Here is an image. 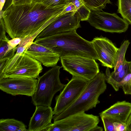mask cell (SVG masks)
Here are the masks:
<instances>
[{
  "label": "cell",
  "instance_id": "1",
  "mask_svg": "<svg viewBox=\"0 0 131 131\" xmlns=\"http://www.w3.org/2000/svg\"><path fill=\"white\" fill-rule=\"evenodd\" d=\"M68 4L54 7L33 2L24 5H12L4 10L3 17L6 32L12 39L24 38L45 29L62 14Z\"/></svg>",
  "mask_w": 131,
  "mask_h": 131
},
{
  "label": "cell",
  "instance_id": "2",
  "mask_svg": "<svg viewBox=\"0 0 131 131\" xmlns=\"http://www.w3.org/2000/svg\"><path fill=\"white\" fill-rule=\"evenodd\" d=\"M34 41L51 50L60 57L78 56L97 60L98 57L91 41L79 36L74 30L42 38Z\"/></svg>",
  "mask_w": 131,
  "mask_h": 131
},
{
  "label": "cell",
  "instance_id": "3",
  "mask_svg": "<svg viewBox=\"0 0 131 131\" xmlns=\"http://www.w3.org/2000/svg\"><path fill=\"white\" fill-rule=\"evenodd\" d=\"M105 75L100 72L93 79L88 81L82 92L68 108L61 113L53 116L54 121L82 111H86L96 107L100 103V95L107 88Z\"/></svg>",
  "mask_w": 131,
  "mask_h": 131
},
{
  "label": "cell",
  "instance_id": "4",
  "mask_svg": "<svg viewBox=\"0 0 131 131\" xmlns=\"http://www.w3.org/2000/svg\"><path fill=\"white\" fill-rule=\"evenodd\" d=\"M62 67L56 65L38 78L36 92L31 97L34 105L51 106L54 95L61 91L66 85L61 82L59 78Z\"/></svg>",
  "mask_w": 131,
  "mask_h": 131
},
{
  "label": "cell",
  "instance_id": "5",
  "mask_svg": "<svg viewBox=\"0 0 131 131\" xmlns=\"http://www.w3.org/2000/svg\"><path fill=\"white\" fill-rule=\"evenodd\" d=\"M60 59L64 70L88 81L100 72L99 65L94 59L78 56H65Z\"/></svg>",
  "mask_w": 131,
  "mask_h": 131
},
{
  "label": "cell",
  "instance_id": "6",
  "mask_svg": "<svg viewBox=\"0 0 131 131\" xmlns=\"http://www.w3.org/2000/svg\"><path fill=\"white\" fill-rule=\"evenodd\" d=\"M95 28L111 33H121L128 29L129 23L116 13L103 11H91L86 21Z\"/></svg>",
  "mask_w": 131,
  "mask_h": 131
},
{
  "label": "cell",
  "instance_id": "7",
  "mask_svg": "<svg viewBox=\"0 0 131 131\" xmlns=\"http://www.w3.org/2000/svg\"><path fill=\"white\" fill-rule=\"evenodd\" d=\"M88 81L82 78L72 76L71 79L55 97L54 115L62 112L78 98L86 86Z\"/></svg>",
  "mask_w": 131,
  "mask_h": 131
},
{
  "label": "cell",
  "instance_id": "8",
  "mask_svg": "<svg viewBox=\"0 0 131 131\" xmlns=\"http://www.w3.org/2000/svg\"><path fill=\"white\" fill-rule=\"evenodd\" d=\"M82 111L54 121L58 131H91L98 125L99 116Z\"/></svg>",
  "mask_w": 131,
  "mask_h": 131
},
{
  "label": "cell",
  "instance_id": "9",
  "mask_svg": "<svg viewBox=\"0 0 131 131\" xmlns=\"http://www.w3.org/2000/svg\"><path fill=\"white\" fill-rule=\"evenodd\" d=\"M42 69L41 63L24 52L15 61L10 69L4 74L3 78L38 79Z\"/></svg>",
  "mask_w": 131,
  "mask_h": 131
},
{
  "label": "cell",
  "instance_id": "10",
  "mask_svg": "<svg viewBox=\"0 0 131 131\" xmlns=\"http://www.w3.org/2000/svg\"><path fill=\"white\" fill-rule=\"evenodd\" d=\"M79 15L77 11L61 14L44 29L36 38H42L76 30L81 27Z\"/></svg>",
  "mask_w": 131,
  "mask_h": 131
},
{
  "label": "cell",
  "instance_id": "11",
  "mask_svg": "<svg viewBox=\"0 0 131 131\" xmlns=\"http://www.w3.org/2000/svg\"><path fill=\"white\" fill-rule=\"evenodd\" d=\"M38 79L35 78H6L0 80V89L12 95L32 97L37 88Z\"/></svg>",
  "mask_w": 131,
  "mask_h": 131
},
{
  "label": "cell",
  "instance_id": "12",
  "mask_svg": "<svg viewBox=\"0 0 131 131\" xmlns=\"http://www.w3.org/2000/svg\"><path fill=\"white\" fill-rule=\"evenodd\" d=\"M102 66L114 67V62L118 48L106 37H96L91 41Z\"/></svg>",
  "mask_w": 131,
  "mask_h": 131
},
{
  "label": "cell",
  "instance_id": "13",
  "mask_svg": "<svg viewBox=\"0 0 131 131\" xmlns=\"http://www.w3.org/2000/svg\"><path fill=\"white\" fill-rule=\"evenodd\" d=\"M24 52L48 67L56 66L60 59L59 55L50 49L34 41Z\"/></svg>",
  "mask_w": 131,
  "mask_h": 131
},
{
  "label": "cell",
  "instance_id": "14",
  "mask_svg": "<svg viewBox=\"0 0 131 131\" xmlns=\"http://www.w3.org/2000/svg\"><path fill=\"white\" fill-rule=\"evenodd\" d=\"M53 115V111L51 106H36L35 112L29 121L28 131H45L52 123Z\"/></svg>",
  "mask_w": 131,
  "mask_h": 131
},
{
  "label": "cell",
  "instance_id": "15",
  "mask_svg": "<svg viewBox=\"0 0 131 131\" xmlns=\"http://www.w3.org/2000/svg\"><path fill=\"white\" fill-rule=\"evenodd\" d=\"M131 113V103L124 101L117 102L99 114L100 117L109 116L126 123Z\"/></svg>",
  "mask_w": 131,
  "mask_h": 131
},
{
  "label": "cell",
  "instance_id": "16",
  "mask_svg": "<svg viewBox=\"0 0 131 131\" xmlns=\"http://www.w3.org/2000/svg\"><path fill=\"white\" fill-rule=\"evenodd\" d=\"M129 73V62L126 61L121 70L116 74L110 73L109 68L107 67L105 75L106 80L116 91H117L120 87V82Z\"/></svg>",
  "mask_w": 131,
  "mask_h": 131
},
{
  "label": "cell",
  "instance_id": "17",
  "mask_svg": "<svg viewBox=\"0 0 131 131\" xmlns=\"http://www.w3.org/2000/svg\"><path fill=\"white\" fill-rule=\"evenodd\" d=\"M129 43L128 40H125L118 48L114 61V71L112 72V73L116 74L122 69L126 61L125 54Z\"/></svg>",
  "mask_w": 131,
  "mask_h": 131
},
{
  "label": "cell",
  "instance_id": "18",
  "mask_svg": "<svg viewBox=\"0 0 131 131\" xmlns=\"http://www.w3.org/2000/svg\"><path fill=\"white\" fill-rule=\"evenodd\" d=\"M22 122L13 118L1 119L0 131H28Z\"/></svg>",
  "mask_w": 131,
  "mask_h": 131
},
{
  "label": "cell",
  "instance_id": "19",
  "mask_svg": "<svg viewBox=\"0 0 131 131\" xmlns=\"http://www.w3.org/2000/svg\"><path fill=\"white\" fill-rule=\"evenodd\" d=\"M42 30V29H41L34 33L23 38L20 43L17 46L16 52L14 56L18 57L30 46Z\"/></svg>",
  "mask_w": 131,
  "mask_h": 131
},
{
  "label": "cell",
  "instance_id": "20",
  "mask_svg": "<svg viewBox=\"0 0 131 131\" xmlns=\"http://www.w3.org/2000/svg\"><path fill=\"white\" fill-rule=\"evenodd\" d=\"M118 13L131 24V0H118Z\"/></svg>",
  "mask_w": 131,
  "mask_h": 131
},
{
  "label": "cell",
  "instance_id": "21",
  "mask_svg": "<svg viewBox=\"0 0 131 131\" xmlns=\"http://www.w3.org/2000/svg\"><path fill=\"white\" fill-rule=\"evenodd\" d=\"M8 41H0V60H9L15 55L16 51L17 46L14 48L10 46Z\"/></svg>",
  "mask_w": 131,
  "mask_h": 131
},
{
  "label": "cell",
  "instance_id": "22",
  "mask_svg": "<svg viewBox=\"0 0 131 131\" xmlns=\"http://www.w3.org/2000/svg\"><path fill=\"white\" fill-rule=\"evenodd\" d=\"M71 3L75 6L78 13L80 21H86L91 10L81 0H68L67 3Z\"/></svg>",
  "mask_w": 131,
  "mask_h": 131
},
{
  "label": "cell",
  "instance_id": "23",
  "mask_svg": "<svg viewBox=\"0 0 131 131\" xmlns=\"http://www.w3.org/2000/svg\"><path fill=\"white\" fill-rule=\"evenodd\" d=\"M81 0L91 11H103L107 4L112 3L110 0Z\"/></svg>",
  "mask_w": 131,
  "mask_h": 131
},
{
  "label": "cell",
  "instance_id": "24",
  "mask_svg": "<svg viewBox=\"0 0 131 131\" xmlns=\"http://www.w3.org/2000/svg\"><path fill=\"white\" fill-rule=\"evenodd\" d=\"M101 117L105 131H115L113 123L115 122L119 121L109 116H103Z\"/></svg>",
  "mask_w": 131,
  "mask_h": 131
},
{
  "label": "cell",
  "instance_id": "25",
  "mask_svg": "<svg viewBox=\"0 0 131 131\" xmlns=\"http://www.w3.org/2000/svg\"><path fill=\"white\" fill-rule=\"evenodd\" d=\"M125 94L131 95V73L128 74L120 83Z\"/></svg>",
  "mask_w": 131,
  "mask_h": 131
},
{
  "label": "cell",
  "instance_id": "26",
  "mask_svg": "<svg viewBox=\"0 0 131 131\" xmlns=\"http://www.w3.org/2000/svg\"><path fill=\"white\" fill-rule=\"evenodd\" d=\"M32 2V0H6L2 10H5L12 5L15 6L24 5Z\"/></svg>",
  "mask_w": 131,
  "mask_h": 131
},
{
  "label": "cell",
  "instance_id": "27",
  "mask_svg": "<svg viewBox=\"0 0 131 131\" xmlns=\"http://www.w3.org/2000/svg\"><path fill=\"white\" fill-rule=\"evenodd\" d=\"M68 0H45L42 3L50 7H54L66 5Z\"/></svg>",
  "mask_w": 131,
  "mask_h": 131
},
{
  "label": "cell",
  "instance_id": "28",
  "mask_svg": "<svg viewBox=\"0 0 131 131\" xmlns=\"http://www.w3.org/2000/svg\"><path fill=\"white\" fill-rule=\"evenodd\" d=\"M6 29L3 18L0 19V41H8L9 40L6 35Z\"/></svg>",
  "mask_w": 131,
  "mask_h": 131
},
{
  "label": "cell",
  "instance_id": "29",
  "mask_svg": "<svg viewBox=\"0 0 131 131\" xmlns=\"http://www.w3.org/2000/svg\"><path fill=\"white\" fill-rule=\"evenodd\" d=\"M113 124L115 131H127L126 123L117 121L114 122Z\"/></svg>",
  "mask_w": 131,
  "mask_h": 131
},
{
  "label": "cell",
  "instance_id": "30",
  "mask_svg": "<svg viewBox=\"0 0 131 131\" xmlns=\"http://www.w3.org/2000/svg\"><path fill=\"white\" fill-rule=\"evenodd\" d=\"M23 39L19 37L14 38L11 39L9 40L7 42L10 46L14 48H15L20 43Z\"/></svg>",
  "mask_w": 131,
  "mask_h": 131
},
{
  "label": "cell",
  "instance_id": "31",
  "mask_svg": "<svg viewBox=\"0 0 131 131\" xmlns=\"http://www.w3.org/2000/svg\"><path fill=\"white\" fill-rule=\"evenodd\" d=\"M67 3L68 4V5L62 12V14L68 12L77 11L76 7L74 4L71 3Z\"/></svg>",
  "mask_w": 131,
  "mask_h": 131
},
{
  "label": "cell",
  "instance_id": "32",
  "mask_svg": "<svg viewBox=\"0 0 131 131\" xmlns=\"http://www.w3.org/2000/svg\"><path fill=\"white\" fill-rule=\"evenodd\" d=\"M127 131H131V113L128 118L126 122Z\"/></svg>",
  "mask_w": 131,
  "mask_h": 131
},
{
  "label": "cell",
  "instance_id": "33",
  "mask_svg": "<svg viewBox=\"0 0 131 131\" xmlns=\"http://www.w3.org/2000/svg\"><path fill=\"white\" fill-rule=\"evenodd\" d=\"M103 128L99 126L98 125L94 127L91 130V131H102Z\"/></svg>",
  "mask_w": 131,
  "mask_h": 131
},
{
  "label": "cell",
  "instance_id": "34",
  "mask_svg": "<svg viewBox=\"0 0 131 131\" xmlns=\"http://www.w3.org/2000/svg\"><path fill=\"white\" fill-rule=\"evenodd\" d=\"M6 1V0H0V11L3 9Z\"/></svg>",
  "mask_w": 131,
  "mask_h": 131
},
{
  "label": "cell",
  "instance_id": "35",
  "mask_svg": "<svg viewBox=\"0 0 131 131\" xmlns=\"http://www.w3.org/2000/svg\"><path fill=\"white\" fill-rule=\"evenodd\" d=\"M32 2L36 3H42L45 0H32Z\"/></svg>",
  "mask_w": 131,
  "mask_h": 131
},
{
  "label": "cell",
  "instance_id": "36",
  "mask_svg": "<svg viewBox=\"0 0 131 131\" xmlns=\"http://www.w3.org/2000/svg\"><path fill=\"white\" fill-rule=\"evenodd\" d=\"M129 70L130 73H131V61L129 62Z\"/></svg>",
  "mask_w": 131,
  "mask_h": 131
}]
</instances>
